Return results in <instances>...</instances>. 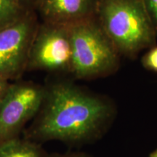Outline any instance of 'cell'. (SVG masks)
Segmentation results:
<instances>
[{"label": "cell", "instance_id": "14", "mask_svg": "<svg viewBox=\"0 0 157 157\" xmlns=\"http://www.w3.org/2000/svg\"><path fill=\"white\" fill-rule=\"evenodd\" d=\"M24 2L29 7H31V9H34L36 0H24Z\"/></svg>", "mask_w": 157, "mask_h": 157}, {"label": "cell", "instance_id": "3", "mask_svg": "<svg viewBox=\"0 0 157 157\" xmlns=\"http://www.w3.org/2000/svg\"><path fill=\"white\" fill-rule=\"evenodd\" d=\"M68 26L71 42L72 77L90 80L106 77L117 71L121 56L97 17Z\"/></svg>", "mask_w": 157, "mask_h": 157}, {"label": "cell", "instance_id": "7", "mask_svg": "<svg viewBox=\"0 0 157 157\" xmlns=\"http://www.w3.org/2000/svg\"><path fill=\"white\" fill-rule=\"evenodd\" d=\"M101 0H36L39 21L71 25L97 15Z\"/></svg>", "mask_w": 157, "mask_h": 157}, {"label": "cell", "instance_id": "13", "mask_svg": "<svg viewBox=\"0 0 157 157\" xmlns=\"http://www.w3.org/2000/svg\"><path fill=\"white\" fill-rule=\"evenodd\" d=\"M11 82L7 81V80L3 79L0 78V103L3 100L4 97L7 93V90L10 85Z\"/></svg>", "mask_w": 157, "mask_h": 157}, {"label": "cell", "instance_id": "12", "mask_svg": "<svg viewBox=\"0 0 157 157\" xmlns=\"http://www.w3.org/2000/svg\"><path fill=\"white\" fill-rule=\"evenodd\" d=\"M48 157H93L89 154L81 151L68 152L66 154H49Z\"/></svg>", "mask_w": 157, "mask_h": 157}, {"label": "cell", "instance_id": "10", "mask_svg": "<svg viewBox=\"0 0 157 157\" xmlns=\"http://www.w3.org/2000/svg\"><path fill=\"white\" fill-rule=\"evenodd\" d=\"M141 63L146 69L157 72V44L148 49L142 57Z\"/></svg>", "mask_w": 157, "mask_h": 157}, {"label": "cell", "instance_id": "2", "mask_svg": "<svg viewBox=\"0 0 157 157\" xmlns=\"http://www.w3.org/2000/svg\"><path fill=\"white\" fill-rule=\"evenodd\" d=\"M96 17L121 56L135 58L156 44V30L142 0H101Z\"/></svg>", "mask_w": 157, "mask_h": 157}, {"label": "cell", "instance_id": "6", "mask_svg": "<svg viewBox=\"0 0 157 157\" xmlns=\"http://www.w3.org/2000/svg\"><path fill=\"white\" fill-rule=\"evenodd\" d=\"M39 20L31 10L0 28V78L16 81L26 71L29 50Z\"/></svg>", "mask_w": 157, "mask_h": 157}, {"label": "cell", "instance_id": "8", "mask_svg": "<svg viewBox=\"0 0 157 157\" xmlns=\"http://www.w3.org/2000/svg\"><path fill=\"white\" fill-rule=\"evenodd\" d=\"M42 144L21 136L0 144V157H48Z\"/></svg>", "mask_w": 157, "mask_h": 157}, {"label": "cell", "instance_id": "9", "mask_svg": "<svg viewBox=\"0 0 157 157\" xmlns=\"http://www.w3.org/2000/svg\"><path fill=\"white\" fill-rule=\"evenodd\" d=\"M24 0H0V28L31 10Z\"/></svg>", "mask_w": 157, "mask_h": 157}, {"label": "cell", "instance_id": "15", "mask_svg": "<svg viewBox=\"0 0 157 157\" xmlns=\"http://www.w3.org/2000/svg\"><path fill=\"white\" fill-rule=\"evenodd\" d=\"M148 157H157V148L149 154Z\"/></svg>", "mask_w": 157, "mask_h": 157}, {"label": "cell", "instance_id": "4", "mask_svg": "<svg viewBox=\"0 0 157 157\" xmlns=\"http://www.w3.org/2000/svg\"><path fill=\"white\" fill-rule=\"evenodd\" d=\"M71 61L69 26L39 21L29 50L26 71L71 75Z\"/></svg>", "mask_w": 157, "mask_h": 157}, {"label": "cell", "instance_id": "11", "mask_svg": "<svg viewBox=\"0 0 157 157\" xmlns=\"http://www.w3.org/2000/svg\"><path fill=\"white\" fill-rule=\"evenodd\" d=\"M157 34V0H142Z\"/></svg>", "mask_w": 157, "mask_h": 157}, {"label": "cell", "instance_id": "5", "mask_svg": "<svg viewBox=\"0 0 157 157\" xmlns=\"http://www.w3.org/2000/svg\"><path fill=\"white\" fill-rule=\"evenodd\" d=\"M45 86L33 82H11L0 103V144L22 136L42 105Z\"/></svg>", "mask_w": 157, "mask_h": 157}, {"label": "cell", "instance_id": "1", "mask_svg": "<svg viewBox=\"0 0 157 157\" xmlns=\"http://www.w3.org/2000/svg\"><path fill=\"white\" fill-rule=\"evenodd\" d=\"M44 86L39 112L23 133L25 138L41 144L60 141L80 147L101 139L111 128L117 109L109 97L69 80Z\"/></svg>", "mask_w": 157, "mask_h": 157}]
</instances>
